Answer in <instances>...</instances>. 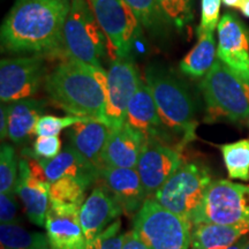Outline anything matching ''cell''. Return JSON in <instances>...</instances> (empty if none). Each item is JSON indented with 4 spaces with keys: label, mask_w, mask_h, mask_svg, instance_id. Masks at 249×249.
Instances as JSON below:
<instances>
[{
    "label": "cell",
    "mask_w": 249,
    "mask_h": 249,
    "mask_svg": "<svg viewBox=\"0 0 249 249\" xmlns=\"http://www.w3.org/2000/svg\"><path fill=\"white\" fill-rule=\"evenodd\" d=\"M70 8L71 0H15L1 24V50L62 54V34Z\"/></svg>",
    "instance_id": "1"
},
{
    "label": "cell",
    "mask_w": 249,
    "mask_h": 249,
    "mask_svg": "<svg viewBox=\"0 0 249 249\" xmlns=\"http://www.w3.org/2000/svg\"><path fill=\"white\" fill-rule=\"evenodd\" d=\"M44 90L55 107L71 116L107 124V71L64 58L46 76Z\"/></svg>",
    "instance_id": "2"
},
{
    "label": "cell",
    "mask_w": 249,
    "mask_h": 249,
    "mask_svg": "<svg viewBox=\"0 0 249 249\" xmlns=\"http://www.w3.org/2000/svg\"><path fill=\"white\" fill-rule=\"evenodd\" d=\"M144 79L166 129L178 136L182 145L193 141L197 121L194 99L187 87L172 73L158 66L149 67Z\"/></svg>",
    "instance_id": "3"
},
{
    "label": "cell",
    "mask_w": 249,
    "mask_h": 249,
    "mask_svg": "<svg viewBox=\"0 0 249 249\" xmlns=\"http://www.w3.org/2000/svg\"><path fill=\"white\" fill-rule=\"evenodd\" d=\"M207 120L241 123L249 119V81L217 59L201 82Z\"/></svg>",
    "instance_id": "4"
},
{
    "label": "cell",
    "mask_w": 249,
    "mask_h": 249,
    "mask_svg": "<svg viewBox=\"0 0 249 249\" xmlns=\"http://www.w3.org/2000/svg\"><path fill=\"white\" fill-rule=\"evenodd\" d=\"M107 52V42L89 0H71L70 13L62 34V54L99 70Z\"/></svg>",
    "instance_id": "5"
},
{
    "label": "cell",
    "mask_w": 249,
    "mask_h": 249,
    "mask_svg": "<svg viewBox=\"0 0 249 249\" xmlns=\"http://www.w3.org/2000/svg\"><path fill=\"white\" fill-rule=\"evenodd\" d=\"M192 230L191 223L152 197L144 201L133 218V231L149 249H189Z\"/></svg>",
    "instance_id": "6"
},
{
    "label": "cell",
    "mask_w": 249,
    "mask_h": 249,
    "mask_svg": "<svg viewBox=\"0 0 249 249\" xmlns=\"http://www.w3.org/2000/svg\"><path fill=\"white\" fill-rule=\"evenodd\" d=\"M107 42L111 60L132 58L142 36V24L124 0H89Z\"/></svg>",
    "instance_id": "7"
},
{
    "label": "cell",
    "mask_w": 249,
    "mask_h": 249,
    "mask_svg": "<svg viewBox=\"0 0 249 249\" xmlns=\"http://www.w3.org/2000/svg\"><path fill=\"white\" fill-rule=\"evenodd\" d=\"M211 182V174L203 165L183 163L152 198L192 224Z\"/></svg>",
    "instance_id": "8"
},
{
    "label": "cell",
    "mask_w": 249,
    "mask_h": 249,
    "mask_svg": "<svg viewBox=\"0 0 249 249\" xmlns=\"http://www.w3.org/2000/svg\"><path fill=\"white\" fill-rule=\"evenodd\" d=\"M239 223H249V185L223 179L213 181L192 218V225Z\"/></svg>",
    "instance_id": "9"
},
{
    "label": "cell",
    "mask_w": 249,
    "mask_h": 249,
    "mask_svg": "<svg viewBox=\"0 0 249 249\" xmlns=\"http://www.w3.org/2000/svg\"><path fill=\"white\" fill-rule=\"evenodd\" d=\"M44 55L5 58L0 62V99L4 104L35 96L48 76Z\"/></svg>",
    "instance_id": "10"
},
{
    "label": "cell",
    "mask_w": 249,
    "mask_h": 249,
    "mask_svg": "<svg viewBox=\"0 0 249 249\" xmlns=\"http://www.w3.org/2000/svg\"><path fill=\"white\" fill-rule=\"evenodd\" d=\"M50 189L51 182L34 152L22 150L15 193L22 200L30 222L37 226L45 225L50 208Z\"/></svg>",
    "instance_id": "11"
},
{
    "label": "cell",
    "mask_w": 249,
    "mask_h": 249,
    "mask_svg": "<svg viewBox=\"0 0 249 249\" xmlns=\"http://www.w3.org/2000/svg\"><path fill=\"white\" fill-rule=\"evenodd\" d=\"M141 77L133 58L112 60L107 71V124L120 128L126 124L127 107L138 90Z\"/></svg>",
    "instance_id": "12"
},
{
    "label": "cell",
    "mask_w": 249,
    "mask_h": 249,
    "mask_svg": "<svg viewBox=\"0 0 249 249\" xmlns=\"http://www.w3.org/2000/svg\"><path fill=\"white\" fill-rule=\"evenodd\" d=\"M182 164L183 158L178 148L170 147L158 140H147L136 165L147 197H154Z\"/></svg>",
    "instance_id": "13"
},
{
    "label": "cell",
    "mask_w": 249,
    "mask_h": 249,
    "mask_svg": "<svg viewBox=\"0 0 249 249\" xmlns=\"http://www.w3.org/2000/svg\"><path fill=\"white\" fill-rule=\"evenodd\" d=\"M217 55L234 73L249 81V29L234 13H225L217 27Z\"/></svg>",
    "instance_id": "14"
},
{
    "label": "cell",
    "mask_w": 249,
    "mask_h": 249,
    "mask_svg": "<svg viewBox=\"0 0 249 249\" xmlns=\"http://www.w3.org/2000/svg\"><path fill=\"white\" fill-rule=\"evenodd\" d=\"M44 226L51 249H88L80 223V207L50 203Z\"/></svg>",
    "instance_id": "15"
},
{
    "label": "cell",
    "mask_w": 249,
    "mask_h": 249,
    "mask_svg": "<svg viewBox=\"0 0 249 249\" xmlns=\"http://www.w3.org/2000/svg\"><path fill=\"white\" fill-rule=\"evenodd\" d=\"M123 213L116 197L104 186L93 188L80 208V223L88 242L119 219Z\"/></svg>",
    "instance_id": "16"
},
{
    "label": "cell",
    "mask_w": 249,
    "mask_h": 249,
    "mask_svg": "<svg viewBox=\"0 0 249 249\" xmlns=\"http://www.w3.org/2000/svg\"><path fill=\"white\" fill-rule=\"evenodd\" d=\"M98 181L116 197L124 213L128 216L138 213L148 198L136 169L103 166L99 169Z\"/></svg>",
    "instance_id": "17"
},
{
    "label": "cell",
    "mask_w": 249,
    "mask_h": 249,
    "mask_svg": "<svg viewBox=\"0 0 249 249\" xmlns=\"http://www.w3.org/2000/svg\"><path fill=\"white\" fill-rule=\"evenodd\" d=\"M145 141V136L128 124L111 129L102 152V167L136 169Z\"/></svg>",
    "instance_id": "18"
},
{
    "label": "cell",
    "mask_w": 249,
    "mask_h": 249,
    "mask_svg": "<svg viewBox=\"0 0 249 249\" xmlns=\"http://www.w3.org/2000/svg\"><path fill=\"white\" fill-rule=\"evenodd\" d=\"M126 124L139 130L145 139L164 142L167 139L166 127L161 123L155 99L147 82L141 81L138 90L130 99L126 113Z\"/></svg>",
    "instance_id": "19"
},
{
    "label": "cell",
    "mask_w": 249,
    "mask_h": 249,
    "mask_svg": "<svg viewBox=\"0 0 249 249\" xmlns=\"http://www.w3.org/2000/svg\"><path fill=\"white\" fill-rule=\"evenodd\" d=\"M39 164L48 177L50 182L70 177L83 183L87 188L98 181L99 170L89 160H87L82 155L68 144L60 151V154L51 158H37Z\"/></svg>",
    "instance_id": "20"
},
{
    "label": "cell",
    "mask_w": 249,
    "mask_h": 249,
    "mask_svg": "<svg viewBox=\"0 0 249 249\" xmlns=\"http://www.w3.org/2000/svg\"><path fill=\"white\" fill-rule=\"evenodd\" d=\"M111 129L101 121L85 119L68 128L67 138L71 147L99 170L102 167L103 149Z\"/></svg>",
    "instance_id": "21"
},
{
    "label": "cell",
    "mask_w": 249,
    "mask_h": 249,
    "mask_svg": "<svg viewBox=\"0 0 249 249\" xmlns=\"http://www.w3.org/2000/svg\"><path fill=\"white\" fill-rule=\"evenodd\" d=\"M45 102L26 98L7 104L8 135L15 144H26L35 134L36 124L45 112Z\"/></svg>",
    "instance_id": "22"
},
{
    "label": "cell",
    "mask_w": 249,
    "mask_h": 249,
    "mask_svg": "<svg viewBox=\"0 0 249 249\" xmlns=\"http://www.w3.org/2000/svg\"><path fill=\"white\" fill-rule=\"evenodd\" d=\"M249 233V223L198 224L192 230V248L227 249Z\"/></svg>",
    "instance_id": "23"
},
{
    "label": "cell",
    "mask_w": 249,
    "mask_h": 249,
    "mask_svg": "<svg viewBox=\"0 0 249 249\" xmlns=\"http://www.w3.org/2000/svg\"><path fill=\"white\" fill-rule=\"evenodd\" d=\"M217 48L213 33L207 31L197 35V43L180 61L179 68L187 76H205L217 60Z\"/></svg>",
    "instance_id": "24"
},
{
    "label": "cell",
    "mask_w": 249,
    "mask_h": 249,
    "mask_svg": "<svg viewBox=\"0 0 249 249\" xmlns=\"http://www.w3.org/2000/svg\"><path fill=\"white\" fill-rule=\"evenodd\" d=\"M1 249H51L48 235L30 232L17 223L0 225Z\"/></svg>",
    "instance_id": "25"
},
{
    "label": "cell",
    "mask_w": 249,
    "mask_h": 249,
    "mask_svg": "<svg viewBox=\"0 0 249 249\" xmlns=\"http://www.w3.org/2000/svg\"><path fill=\"white\" fill-rule=\"evenodd\" d=\"M230 179L249 181V139L219 145Z\"/></svg>",
    "instance_id": "26"
},
{
    "label": "cell",
    "mask_w": 249,
    "mask_h": 249,
    "mask_svg": "<svg viewBox=\"0 0 249 249\" xmlns=\"http://www.w3.org/2000/svg\"><path fill=\"white\" fill-rule=\"evenodd\" d=\"M138 17L142 27L150 33H161L170 22L165 17L160 0H124Z\"/></svg>",
    "instance_id": "27"
},
{
    "label": "cell",
    "mask_w": 249,
    "mask_h": 249,
    "mask_svg": "<svg viewBox=\"0 0 249 249\" xmlns=\"http://www.w3.org/2000/svg\"><path fill=\"white\" fill-rule=\"evenodd\" d=\"M87 187L76 179L65 177L51 183L50 203L71 204L80 207L85 203Z\"/></svg>",
    "instance_id": "28"
},
{
    "label": "cell",
    "mask_w": 249,
    "mask_h": 249,
    "mask_svg": "<svg viewBox=\"0 0 249 249\" xmlns=\"http://www.w3.org/2000/svg\"><path fill=\"white\" fill-rule=\"evenodd\" d=\"M18 163L15 149L8 143H2L0 149V193H15Z\"/></svg>",
    "instance_id": "29"
},
{
    "label": "cell",
    "mask_w": 249,
    "mask_h": 249,
    "mask_svg": "<svg viewBox=\"0 0 249 249\" xmlns=\"http://www.w3.org/2000/svg\"><path fill=\"white\" fill-rule=\"evenodd\" d=\"M167 21L182 30L193 21L192 0H160Z\"/></svg>",
    "instance_id": "30"
},
{
    "label": "cell",
    "mask_w": 249,
    "mask_h": 249,
    "mask_svg": "<svg viewBox=\"0 0 249 249\" xmlns=\"http://www.w3.org/2000/svg\"><path fill=\"white\" fill-rule=\"evenodd\" d=\"M88 119L77 116H42L36 124L35 134L37 136H58L62 129L71 128V126L80 123V121Z\"/></svg>",
    "instance_id": "31"
},
{
    "label": "cell",
    "mask_w": 249,
    "mask_h": 249,
    "mask_svg": "<svg viewBox=\"0 0 249 249\" xmlns=\"http://www.w3.org/2000/svg\"><path fill=\"white\" fill-rule=\"evenodd\" d=\"M120 229L121 222L118 219L89 242L88 249H123L124 233H120Z\"/></svg>",
    "instance_id": "32"
},
{
    "label": "cell",
    "mask_w": 249,
    "mask_h": 249,
    "mask_svg": "<svg viewBox=\"0 0 249 249\" xmlns=\"http://www.w3.org/2000/svg\"><path fill=\"white\" fill-rule=\"evenodd\" d=\"M222 2L223 0H201V23L197 28V35L207 31L213 33L218 27Z\"/></svg>",
    "instance_id": "33"
},
{
    "label": "cell",
    "mask_w": 249,
    "mask_h": 249,
    "mask_svg": "<svg viewBox=\"0 0 249 249\" xmlns=\"http://www.w3.org/2000/svg\"><path fill=\"white\" fill-rule=\"evenodd\" d=\"M34 155L36 158L51 160L61 151V141L58 136H38L34 142Z\"/></svg>",
    "instance_id": "34"
},
{
    "label": "cell",
    "mask_w": 249,
    "mask_h": 249,
    "mask_svg": "<svg viewBox=\"0 0 249 249\" xmlns=\"http://www.w3.org/2000/svg\"><path fill=\"white\" fill-rule=\"evenodd\" d=\"M18 205L14 193H1L0 195V222L1 224L15 223Z\"/></svg>",
    "instance_id": "35"
},
{
    "label": "cell",
    "mask_w": 249,
    "mask_h": 249,
    "mask_svg": "<svg viewBox=\"0 0 249 249\" xmlns=\"http://www.w3.org/2000/svg\"><path fill=\"white\" fill-rule=\"evenodd\" d=\"M123 249H149L135 232L129 231L124 233Z\"/></svg>",
    "instance_id": "36"
},
{
    "label": "cell",
    "mask_w": 249,
    "mask_h": 249,
    "mask_svg": "<svg viewBox=\"0 0 249 249\" xmlns=\"http://www.w3.org/2000/svg\"><path fill=\"white\" fill-rule=\"evenodd\" d=\"M8 135V107L7 104L1 103L0 107V136L1 140L7 138Z\"/></svg>",
    "instance_id": "37"
},
{
    "label": "cell",
    "mask_w": 249,
    "mask_h": 249,
    "mask_svg": "<svg viewBox=\"0 0 249 249\" xmlns=\"http://www.w3.org/2000/svg\"><path fill=\"white\" fill-rule=\"evenodd\" d=\"M249 240V234H246L242 236V238L239 239L235 244H233L231 247H229L227 249H246V246L248 244Z\"/></svg>",
    "instance_id": "38"
},
{
    "label": "cell",
    "mask_w": 249,
    "mask_h": 249,
    "mask_svg": "<svg viewBox=\"0 0 249 249\" xmlns=\"http://www.w3.org/2000/svg\"><path fill=\"white\" fill-rule=\"evenodd\" d=\"M242 2H244V0H223V4L225 5L226 7H230V8L240 9Z\"/></svg>",
    "instance_id": "39"
},
{
    "label": "cell",
    "mask_w": 249,
    "mask_h": 249,
    "mask_svg": "<svg viewBox=\"0 0 249 249\" xmlns=\"http://www.w3.org/2000/svg\"><path fill=\"white\" fill-rule=\"evenodd\" d=\"M240 11L246 18H249V0H244V2H242L240 7Z\"/></svg>",
    "instance_id": "40"
},
{
    "label": "cell",
    "mask_w": 249,
    "mask_h": 249,
    "mask_svg": "<svg viewBox=\"0 0 249 249\" xmlns=\"http://www.w3.org/2000/svg\"><path fill=\"white\" fill-rule=\"evenodd\" d=\"M246 249H249V240H248V244H247V246H246Z\"/></svg>",
    "instance_id": "41"
},
{
    "label": "cell",
    "mask_w": 249,
    "mask_h": 249,
    "mask_svg": "<svg viewBox=\"0 0 249 249\" xmlns=\"http://www.w3.org/2000/svg\"><path fill=\"white\" fill-rule=\"evenodd\" d=\"M248 124H249V119H248Z\"/></svg>",
    "instance_id": "42"
},
{
    "label": "cell",
    "mask_w": 249,
    "mask_h": 249,
    "mask_svg": "<svg viewBox=\"0 0 249 249\" xmlns=\"http://www.w3.org/2000/svg\"><path fill=\"white\" fill-rule=\"evenodd\" d=\"M191 249H194V248H191Z\"/></svg>",
    "instance_id": "43"
}]
</instances>
